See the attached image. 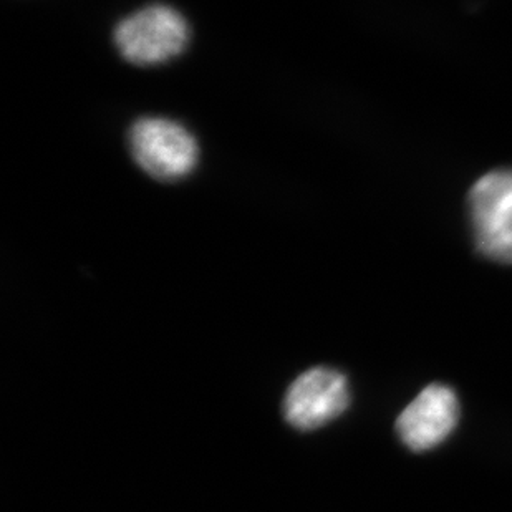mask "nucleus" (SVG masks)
<instances>
[{
    "mask_svg": "<svg viewBox=\"0 0 512 512\" xmlns=\"http://www.w3.org/2000/svg\"><path fill=\"white\" fill-rule=\"evenodd\" d=\"M189 27L183 15L168 5H150L126 17L116 27L120 54L136 65L168 62L188 44Z\"/></svg>",
    "mask_w": 512,
    "mask_h": 512,
    "instance_id": "1",
    "label": "nucleus"
},
{
    "mask_svg": "<svg viewBox=\"0 0 512 512\" xmlns=\"http://www.w3.org/2000/svg\"><path fill=\"white\" fill-rule=\"evenodd\" d=\"M136 163L158 179H179L198 165V143L184 126L168 118H141L130 133Z\"/></svg>",
    "mask_w": 512,
    "mask_h": 512,
    "instance_id": "2",
    "label": "nucleus"
},
{
    "mask_svg": "<svg viewBox=\"0 0 512 512\" xmlns=\"http://www.w3.org/2000/svg\"><path fill=\"white\" fill-rule=\"evenodd\" d=\"M474 239L486 256L512 264V171H493L469 193Z\"/></svg>",
    "mask_w": 512,
    "mask_h": 512,
    "instance_id": "3",
    "label": "nucleus"
},
{
    "mask_svg": "<svg viewBox=\"0 0 512 512\" xmlns=\"http://www.w3.org/2000/svg\"><path fill=\"white\" fill-rule=\"evenodd\" d=\"M350 405L347 378L332 368L302 373L285 393L284 416L299 430H317L339 418Z\"/></svg>",
    "mask_w": 512,
    "mask_h": 512,
    "instance_id": "4",
    "label": "nucleus"
},
{
    "mask_svg": "<svg viewBox=\"0 0 512 512\" xmlns=\"http://www.w3.org/2000/svg\"><path fill=\"white\" fill-rule=\"evenodd\" d=\"M459 401L450 387L433 383L401 411L397 431L403 445L413 451H430L455 431Z\"/></svg>",
    "mask_w": 512,
    "mask_h": 512,
    "instance_id": "5",
    "label": "nucleus"
}]
</instances>
